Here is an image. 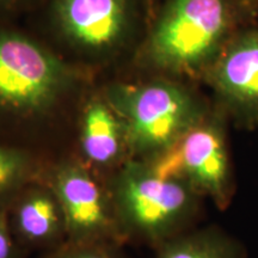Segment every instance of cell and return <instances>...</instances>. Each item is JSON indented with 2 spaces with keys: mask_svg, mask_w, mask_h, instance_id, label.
Segmentation results:
<instances>
[{
  "mask_svg": "<svg viewBox=\"0 0 258 258\" xmlns=\"http://www.w3.org/2000/svg\"><path fill=\"white\" fill-rule=\"evenodd\" d=\"M6 2H10V0H0V3H6Z\"/></svg>",
  "mask_w": 258,
  "mask_h": 258,
  "instance_id": "15",
  "label": "cell"
},
{
  "mask_svg": "<svg viewBox=\"0 0 258 258\" xmlns=\"http://www.w3.org/2000/svg\"><path fill=\"white\" fill-rule=\"evenodd\" d=\"M46 182L62 208L69 243L118 244L123 239L108 184L90 167L76 161L63 163Z\"/></svg>",
  "mask_w": 258,
  "mask_h": 258,
  "instance_id": "5",
  "label": "cell"
},
{
  "mask_svg": "<svg viewBox=\"0 0 258 258\" xmlns=\"http://www.w3.org/2000/svg\"><path fill=\"white\" fill-rule=\"evenodd\" d=\"M230 19L226 0H171L151 36V56L165 69L198 67L224 43Z\"/></svg>",
  "mask_w": 258,
  "mask_h": 258,
  "instance_id": "3",
  "label": "cell"
},
{
  "mask_svg": "<svg viewBox=\"0 0 258 258\" xmlns=\"http://www.w3.org/2000/svg\"><path fill=\"white\" fill-rule=\"evenodd\" d=\"M108 98L123 122L128 147L138 159L151 160L169 152L207 116L191 93L172 83L120 86Z\"/></svg>",
  "mask_w": 258,
  "mask_h": 258,
  "instance_id": "2",
  "label": "cell"
},
{
  "mask_svg": "<svg viewBox=\"0 0 258 258\" xmlns=\"http://www.w3.org/2000/svg\"><path fill=\"white\" fill-rule=\"evenodd\" d=\"M0 258H23L21 245L17 243L10 227L5 208L2 207H0Z\"/></svg>",
  "mask_w": 258,
  "mask_h": 258,
  "instance_id": "14",
  "label": "cell"
},
{
  "mask_svg": "<svg viewBox=\"0 0 258 258\" xmlns=\"http://www.w3.org/2000/svg\"><path fill=\"white\" fill-rule=\"evenodd\" d=\"M212 82L235 120L258 125V30L232 42L215 64Z\"/></svg>",
  "mask_w": 258,
  "mask_h": 258,
  "instance_id": "7",
  "label": "cell"
},
{
  "mask_svg": "<svg viewBox=\"0 0 258 258\" xmlns=\"http://www.w3.org/2000/svg\"><path fill=\"white\" fill-rule=\"evenodd\" d=\"M128 147L123 122L109 103L90 102L85 108L80 131L82 154L91 166L120 167Z\"/></svg>",
  "mask_w": 258,
  "mask_h": 258,
  "instance_id": "10",
  "label": "cell"
},
{
  "mask_svg": "<svg viewBox=\"0 0 258 258\" xmlns=\"http://www.w3.org/2000/svg\"><path fill=\"white\" fill-rule=\"evenodd\" d=\"M117 244L66 243L51 251L47 258H123L118 252Z\"/></svg>",
  "mask_w": 258,
  "mask_h": 258,
  "instance_id": "13",
  "label": "cell"
},
{
  "mask_svg": "<svg viewBox=\"0 0 258 258\" xmlns=\"http://www.w3.org/2000/svg\"><path fill=\"white\" fill-rule=\"evenodd\" d=\"M150 161L160 170L186 180L217 207L230 205L234 179L225 131L218 118L206 116L169 152Z\"/></svg>",
  "mask_w": 258,
  "mask_h": 258,
  "instance_id": "6",
  "label": "cell"
},
{
  "mask_svg": "<svg viewBox=\"0 0 258 258\" xmlns=\"http://www.w3.org/2000/svg\"><path fill=\"white\" fill-rule=\"evenodd\" d=\"M10 207V227L19 245L56 249L67 241L62 208L47 182L28 185Z\"/></svg>",
  "mask_w": 258,
  "mask_h": 258,
  "instance_id": "8",
  "label": "cell"
},
{
  "mask_svg": "<svg viewBox=\"0 0 258 258\" xmlns=\"http://www.w3.org/2000/svg\"><path fill=\"white\" fill-rule=\"evenodd\" d=\"M36 167L30 158L16 148L0 146V207L11 205L28 185L38 182Z\"/></svg>",
  "mask_w": 258,
  "mask_h": 258,
  "instance_id": "12",
  "label": "cell"
},
{
  "mask_svg": "<svg viewBox=\"0 0 258 258\" xmlns=\"http://www.w3.org/2000/svg\"><path fill=\"white\" fill-rule=\"evenodd\" d=\"M157 249L156 258H246L238 240L213 227L185 231Z\"/></svg>",
  "mask_w": 258,
  "mask_h": 258,
  "instance_id": "11",
  "label": "cell"
},
{
  "mask_svg": "<svg viewBox=\"0 0 258 258\" xmlns=\"http://www.w3.org/2000/svg\"><path fill=\"white\" fill-rule=\"evenodd\" d=\"M56 14L67 36L92 49L116 43L127 21L125 0H57Z\"/></svg>",
  "mask_w": 258,
  "mask_h": 258,
  "instance_id": "9",
  "label": "cell"
},
{
  "mask_svg": "<svg viewBox=\"0 0 258 258\" xmlns=\"http://www.w3.org/2000/svg\"><path fill=\"white\" fill-rule=\"evenodd\" d=\"M123 239L159 246L189 231L201 211L202 196L178 176L152 161H124L106 182Z\"/></svg>",
  "mask_w": 258,
  "mask_h": 258,
  "instance_id": "1",
  "label": "cell"
},
{
  "mask_svg": "<svg viewBox=\"0 0 258 258\" xmlns=\"http://www.w3.org/2000/svg\"><path fill=\"white\" fill-rule=\"evenodd\" d=\"M62 64L29 38L0 30V110L29 115L47 110L62 92Z\"/></svg>",
  "mask_w": 258,
  "mask_h": 258,
  "instance_id": "4",
  "label": "cell"
}]
</instances>
